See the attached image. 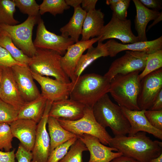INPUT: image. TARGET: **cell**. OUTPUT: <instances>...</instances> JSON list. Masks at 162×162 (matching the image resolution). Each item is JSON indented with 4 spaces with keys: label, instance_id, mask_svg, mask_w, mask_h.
Segmentation results:
<instances>
[{
    "label": "cell",
    "instance_id": "d590c367",
    "mask_svg": "<svg viewBox=\"0 0 162 162\" xmlns=\"http://www.w3.org/2000/svg\"><path fill=\"white\" fill-rule=\"evenodd\" d=\"M77 139V137H74L56 147L50 153L47 162H58L66 154Z\"/></svg>",
    "mask_w": 162,
    "mask_h": 162
},
{
    "label": "cell",
    "instance_id": "74e56055",
    "mask_svg": "<svg viewBox=\"0 0 162 162\" xmlns=\"http://www.w3.org/2000/svg\"><path fill=\"white\" fill-rule=\"evenodd\" d=\"M145 115L152 126L158 129L162 130V110H146Z\"/></svg>",
    "mask_w": 162,
    "mask_h": 162
},
{
    "label": "cell",
    "instance_id": "f35d334b",
    "mask_svg": "<svg viewBox=\"0 0 162 162\" xmlns=\"http://www.w3.org/2000/svg\"><path fill=\"white\" fill-rule=\"evenodd\" d=\"M16 65H24L14 59L5 49L0 46V67L11 68Z\"/></svg>",
    "mask_w": 162,
    "mask_h": 162
},
{
    "label": "cell",
    "instance_id": "5bb4252c",
    "mask_svg": "<svg viewBox=\"0 0 162 162\" xmlns=\"http://www.w3.org/2000/svg\"><path fill=\"white\" fill-rule=\"evenodd\" d=\"M100 39L99 37L86 41L80 40L70 46L65 53L62 56V67L71 82H75L76 79L74 73L78 62L83 52Z\"/></svg>",
    "mask_w": 162,
    "mask_h": 162
},
{
    "label": "cell",
    "instance_id": "f907efd6",
    "mask_svg": "<svg viewBox=\"0 0 162 162\" xmlns=\"http://www.w3.org/2000/svg\"><path fill=\"white\" fill-rule=\"evenodd\" d=\"M2 76V67H0V86Z\"/></svg>",
    "mask_w": 162,
    "mask_h": 162
},
{
    "label": "cell",
    "instance_id": "7402d4cb",
    "mask_svg": "<svg viewBox=\"0 0 162 162\" xmlns=\"http://www.w3.org/2000/svg\"><path fill=\"white\" fill-rule=\"evenodd\" d=\"M133 1L136 10L134 22L137 37L139 41H147L146 34L147 25L150 21L154 20L158 16L160 12L147 8L139 0H133Z\"/></svg>",
    "mask_w": 162,
    "mask_h": 162
},
{
    "label": "cell",
    "instance_id": "484cf974",
    "mask_svg": "<svg viewBox=\"0 0 162 162\" xmlns=\"http://www.w3.org/2000/svg\"><path fill=\"white\" fill-rule=\"evenodd\" d=\"M109 56L106 44L98 41L97 46H91L87 49L86 53L82 54L76 66L74 74L77 79L81 75L84 70L94 61L101 57Z\"/></svg>",
    "mask_w": 162,
    "mask_h": 162
},
{
    "label": "cell",
    "instance_id": "ee69618b",
    "mask_svg": "<svg viewBox=\"0 0 162 162\" xmlns=\"http://www.w3.org/2000/svg\"><path fill=\"white\" fill-rule=\"evenodd\" d=\"M162 110V89L161 90L154 101L150 110Z\"/></svg>",
    "mask_w": 162,
    "mask_h": 162
},
{
    "label": "cell",
    "instance_id": "7a4b0ae2",
    "mask_svg": "<svg viewBox=\"0 0 162 162\" xmlns=\"http://www.w3.org/2000/svg\"><path fill=\"white\" fill-rule=\"evenodd\" d=\"M110 81L104 76L89 73L80 76L74 82L70 99L92 108L102 97L109 93Z\"/></svg>",
    "mask_w": 162,
    "mask_h": 162
},
{
    "label": "cell",
    "instance_id": "7bdbcfd3",
    "mask_svg": "<svg viewBox=\"0 0 162 162\" xmlns=\"http://www.w3.org/2000/svg\"><path fill=\"white\" fill-rule=\"evenodd\" d=\"M97 0H82V8L86 12L95 9Z\"/></svg>",
    "mask_w": 162,
    "mask_h": 162
},
{
    "label": "cell",
    "instance_id": "ffe728a7",
    "mask_svg": "<svg viewBox=\"0 0 162 162\" xmlns=\"http://www.w3.org/2000/svg\"><path fill=\"white\" fill-rule=\"evenodd\" d=\"M38 124L28 119H17L9 124L14 137L18 139L27 151H32L35 140Z\"/></svg>",
    "mask_w": 162,
    "mask_h": 162
},
{
    "label": "cell",
    "instance_id": "c3c4849f",
    "mask_svg": "<svg viewBox=\"0 0 162 162\" xmlns=\"http://www.w3.org/2000/svg\"><path fill=\"white\" fill-rule=\"evenodd\" d=\"M150 162H162V153L159 156L152 159Z\"/></svg>",
    "mask_w": 162,
    "mask_h": 162
},
{
    "label": "cell",
    "instance_id": "f1b7e54d",
    "mask_svg": "<svg viewBox=\"0 0 162 162\" xmlns=\"http://www.w3.org/2000/svg\"><path fill=\"white\" fill-rule=\"evenodd\" d=\"M16 7L13 0H0V24L13 26L19 22L14 17Z\"/></svg>",
    "mask_w": 162,
    "mask_h": 162
},
{
    "label": "cell",
    "instance_id": "52a82bcc",
    "mask_svg": "<svg viewBox=\"0 0 162 162\" xmlns=\"http://www.w3.org/2000/svg\"><path fill=\"white\" fill-rule=\"evenodd\" d=\"M40 18L28 16L24 22L19 24L10 26L0 24V31L6 32L18 48L31 58L37 51L32 40L33 30Z\"/></svg>",
    "mask_w": 162,
    "mask_h": 162
},
{
    "label": "cell",
    "instance_id": "1f68e13d",
    "mask_svg": "<svg viewBox=\"0 0 162 162\" xmlns=\"http://www.w3.org/2000/svg\"><path fill=\"white\" fill-rule=\"evenodd\" d=\"M88 151L84 143L77 139L65 156L58 162H83L82 153Z\"/></svg>",
    "mask_w": 162,
    "mask_h": 162
},
{
    "label": "cell",
    "instance_id": "9a60e30c",
    "mask_svg": "<svg viewBox=\"0 0 162 162\" xmlns=\"http://www.w3.org/2000/svg\"><path fill=\"white\" fill-rule=\"evenodd\" d=\"M1 67L0 98L19 110L25 102L20 91L12 69Z\"/></svg>",
    "mask_w": 162,
    "mask_h": 162
},
{
    "label": "cell",
    "instance_id": "d4e9b609",
    "mask_svg": "<svg viewBox=\"0 0 162 162\" xmlns=\"http://www.w3.org/2000/svg\"><path fill=\"white\" fill-rule=\"evenodd\" d=\"M47 101V99L41 95L33 100L25 102L19 110L16 119H28L38 124L44 114Z\"/></svg>",
    "mask_w": 162,
    "mask_h": 162
},
{
    "label": "cell",
    "instance_id": "ac0fdd59",
    "mask_svg": "<svg viewBox=\"0 0 162 162\" xmlns=\"http://www.w3.org/2000/svg\"><path fill=\"white\" fill-rule=\"evenodd\" d=\"M85 106L76 101L68 98L53 102L48 116L56 119L76 120L83 116Z\"/></svg>",
    "mask_w": 162,
    "mask_h": 162
},
{
    "label": "cell",
    "instance_id": "3957f363",
    "mask_svg": "<svg viewBox=\"0 0 162 162\" xmlns=\"http://www.w3.org/2000/svg\"><path fill=\"white\" fill-rule=\"evenodd\" d=\"M92 108L97 121L105 128H110L115 136L128 134L130 128L128 121L122 107L113 103L107 94L99 99Z\"/></svg>",
    "mask_w": 162,
    "mask_h": 162
},
{
    "label": "cell",
    "instance_id": "d6a6232c",
    "mask_svg": "<svg viewBox=\"0 0 162 162\" xmlns=\"http://www.w3.org/2000/svg\"><path fill=\"white\" fill-rule=\"evenodd\" d=\"M16 6L22 14L28 16H34L40 18L39 5L35 0H13Z\"/></svg>",
    "mask_w": 162,
    "mask_h": 162
},
{
    "label": "cell",
    "instance_id": "7dc6e473",
    "mask_svg": "<svg viewBox=\"0 0 162 162\" xmlns=\"http://www.w3.org/2000/svg\"><path fill=\"white\" fill-rule=\"evenodd\" d=\"M162 20V12H160V15L156 19L154 20V21L148 27L147 31L148 30L152 27L157 24Z\"/></svg>",
    "mask_w": 162,
    "mask_h": 162
},
{
    "label": "cell",
    "instance_id": "b9f144b4",
    "mask_svg": "<svg viewBox=\"0 0 162 162\" xmlns=\"http://www.w3.org/2000/svg\"><path fill=\"white\" fill-rule=\"evenodd\" d=\"M15 149L8 152L0 151V162H15Z\"/></svg>",
    "mask_w": 162,
    "mask_h": 162
},
{
    "label": "cell",
    "instance_id": "cb8c5ba5",
    "mask_svg": "<svg viewBox=\"0 0 162 162\" xmlns=\"http://www.w3.org/2000/svg\"><path fill=\"white\" fill-rule=\"evenodd\" d=\"M73 14L69 22L60 29L62 36L70 38L75 43L79 40L87 12L80 5L74 8Z\"/></svg>",
    "mask_w": 162,
    "mask_h": 162
},
{
    "label": "cell",
    "instance_id": "ba28073f",
    "mask_svg": "<svg viewBox=\"0 0 162 162\" xmlns=\"http://www.w3.org/2000/svg\"><path fill=\"white\" fill-rule=\"evenodd\" d=\"M148 54L141 52L127 51L122 56L114 61L104 75L110 82L116 75L139 71L145 67Z\"/></svg>",
    "mask_w": 162,
    "mask_h": 162
},
{
    "label": "cell",
    "instance_id": "4fadbf2b",
    "mask_svg": "<svg viewBox=\"0 0 162 162\" xmlns=\"http://www.w3.org/2000/svg\"><path fill=\"white\" fill-rule=\"evenodd\" d=\"M32 74L34 80L40 86L41 95L47 100L53 102L68 99L70 97L74 82H71L68 83H64L32 71Z\"/></svg>",
    "mask_w": 162,
    "mask_h": 162
},
{
    "label": "cell",
    "instance_id": "8fae6325",
    "mask_svg": "<svg viewBox=\"0 0 162 162\" xmlns=\"http://www.w3.org/2000/svg\"><path fill=\"white\" fill-rule=\"evenodd\" d=\"M52 102L47 100L44 114L38 124L31 162H47L50 154V139L46 129L48 115Z\"/></svg>",
    "mask_w": 162,
    "mask_h": 162
},
{
    "label": "cell",
    "instance_id": "d6986e66",
    "mask_svg": "<svg viewBox=\"0 0 162 162\" xmlns=\"http://www.w3.org/2000/svg\"><path fill=\"white\" fill-rule=\"evenodd\" d=\"M106 44L109 56L110 57H114L124 50L144 52L149 54L162 49V36L151 41H139L127 44H121L113 39H110Z\"/></svg>",
    "mask_w": 162,
    "mask_h": 162
},
{
    "label": "cell",
    "instance_id": "60d3db41",
    "mask_svg": "<svg viewBox=\"0 0 162 162\" xmlns=\"http://www.w3.org/2000/svg\"><path fill=\"white\" fill-rule=\"evenodd\" d=\"M145 7L152 10L158 11L162 8L161 1L158 0H139Z\"/></svg>",
    "mask_w": 162,
    "mask_h": 162
},
{
    "label": "cell",
    "instance_id": "603a6c76",
    "mask_svg": "<svg viewBox=\"0 0 162 162\" xmlns=\"http://www.w3.org/2000/svg\"><path fill=\"white\" fill-rule=\"evenodd\" d=\"M104 16L100 9L87 12L83 25L81 40H87L91 38L99 36L104 26Z\"/></svg>",
    "mask_w": 162,
    "mask_h": 162
},
{
    "label": "cell",
    "instance_id": "f546056e",
    "mask_svg": "<svg viewBox=\"0 0 162 162\" xmlns=\"http://www.w3.org/2000/svg\"><path fill=\"white\" fill-rule=\"evenodd\" d=\"M70 8L64 0H44L39 5V14L40 15L49 12L55 16L63 14L64 10Z\"/></svg>",
    "mask_w": 162,
    "mask_h": 162
},
{
    "label": "cell",
    "instance_id": "bcb514c9",
    "mask_svg": "<svg viewBox=\"0 0 162 162\" xmlns=\"http://www.w3.org/2000/svg\"><path fill=\"white\" fill-rule=\"evenodd\" d=\"M82 0H65L67 4L69 6H71L74 8L80 5Z\"/></svg>",
    "mask_w": 162,
    "mask_h": 162
},
{
    "label": "cell",
    "instance_id": "5b68a950",
    "mask_svg": "<svg viewBox=\"0 0 162 162\" xmlns=\"http://www.w3.org/2000/svg\"><path fill=\"white\" fill-rule=\"evenodd\" d=\"M62 56L58 52L49 49L37 48L35 54L31 58L28 66L31 71L43 76H52L66 83L71 81L62 67Z\"/></svg>",
    "mask_w": 162,
    "mask_h": 162
},
{
    "label": "cell",
    "instance_id": "ab89813d",
    "mask_svg": "<svg viewBox=\"0 0 162 162\" xmlns=\"http://www.w3.org/2000/svg\"><path fill=\"white\" fill-rule=\"evenodd\" d=\"M15 156L18 162H31L32 159L31 152L27 151L21 144L19 146Z\"/></svg>",
    "mask_w": 162,
    "mask_h": 162
},
{
    "label": "cell",
    "instance_id": "8992f818",
    "mask_svg": "<svg viewBox=\"0 0 162 162\" xmlns=\"http://www.w3.org/2000/svg\"><path fill=\"white\" fill-rule=\"evenodd\" d=\"M65 129L76 135L89 134L97 138L105 145H109L112 137L95 119L92 107L86 106L83 117L75 121L57 119Z\"/></svg>",
    "mask_w": 162,
    "mask_h": 162
},
{
    "label": "cell",
    "instance_id": "e0dca14e",
    "mask_svg": "<svg viewBox=\"0 0 162 162\" xmlns=\"http://www.w3.org/2000/svg\"><path fill=\"white\" fill-rule=\"evenodd\" d=\"M78 139L85 145L90 154L88 162H110L114 158L123 155L116 148L102 144L96 137L84 134L77 135Z\"/></svg>",
    "mask_w": 162,
    "mask_h": 162
},
{
    "label": "cell",
    "instance_id": "681fc988",
    "mask_svg": "<svg viewBox=\"0 0 162 162\" xmlns=\"http://www.w3.org/2000/svg\"><path fill=\"white\" fill-rule=\"evenodd\" d=\"M119 0H107L106 3L107 5L110 6L116 3Z\"/></svg>",
    "mask_w": 162,
    "mask_h": 162
},
{
    "label": "cell",
    "instance_id": "7c38bea8",
    "mask_svg": "<svg viewBox=\"0 0 162 162\" xmlns=\"http://www.w3.org/2000/svg\"><path fill=\"white\" fill-rule=\"evenodd\" d=\"M131 24L130 20H121L112 13L110 21L103 28L98 41L102 42L110 39L119 40L123 44L139 41L137 36L135 35L132 31Z\"/></svg>",
    "mask_w": 162,
    "mask_h": 162
},
{
    "label": "cell",
    "instance_id": "30bf717a",
    "mask_svg": "<svg viewBox=\"0 0 162 162\" xmlns=\"http://www.w3.org/2000/svg\"><path fill=\"white\" fill-rule=\"evenodd\" d=\"M161 89L162 69L161 68L146 75L141 80L137 98V104L140 110H150Z\"/></svg>",
    "mask_w": 162,
    "mask_h": 162
},
{
    "label": "cell",
    "instance_id": "2e32d148",
    "mask_svg": "<svg viewBox=\"0 0 162 162\" xmlns=\"http://www.w3.org/2000/svg\"><path fill=\"white\" fill-rule=\"evenodd\" d=\"M21 95L25 102L33 100L41 95L35 84L32 71L26 65H15L11 68Z\"/></svg>",
    "mask_w": 162,
    "mask_h": 162
},
{
    "label": "cell",
    "instance_id": "4316f807",
    "mask_svg": "<svg viewBox=\"0 0 162 162\" xmlns=\"http://www.w3.org/2000/svg\"><path fill=\"white\" fill-rule=\"evenodd\" d=\"M47 124L50 139V154L58 146L77 137L76 135L63 128L53 117L48 116Z\"/></svg>",
    "mask_w": 162,
    "mask_h": 162
},
{
    "label": "cell",
    "instance_id": "e575fe53",
    "mask_svg": "<svg viewBox=\"0 0 162 162\" xmlns=\"http://www.w3.org/2000/svg\"><path fill=\"white\" fill-rule=\"evenodd\" d=\"M14 137L10 125L6 123H0V150L10 151L12 148V142Z\"/></svg>",
    "mask_w": 162,
    "mask_h": 162
},
{
    "label": "cell",
    "instance_id": "836d02e7",
    "mask_svg": "<svg viewBox=\"0 0 162 162\" xmlns=\"http://www.w3.org/2000/svg\"><path fill=\"white\" fill-rule=\"evenodd\" d=\"M19 110L0 98V123L9 124L16 120Z\"/></svg>",
    "mask_w": 162,
    "mask_h": 162
},
{
    "label": "cell",
    "instance_id": "f6af8a7d",
    "mask_svg": "<svg viewBox=\"0 0 162 162\" xmlns=\"http://www.w3.org/2000/svg\"><path fill=\"white\" fill-rule=\"evenodd\" d=\"M110 162H140L137 160L129 157L122 155L116 158Z\"/></svg>",
    "mask_w": 162,
    "mask_h": 162
},
{
    "label": "cell",
    "instance_id": "8d00e7d4",
    "mask_svg": "<svg viewBox=\"0 0 162 162\" xmlns=\"http://www.w3.org/2000/svg\"><path fill=\"white\" fill-rule=\"evenodd\" d=\"M130 2V0H119L116 3L110 6L112 13L121 20H127V10Z\"/></svg>",
    "mask_w": 162,
    "mask_h": 162
},
{
    "label": "cell",
    "instance_id": "9c48e42d",
    "mask_svg": "<svg viewBox=\"0 0 162 162\" xmlns=\"http://www.w3.org/2000/svg\"><path fill=\"white\" fill-rule=\"evenodd\" d=\"M38 24L36 38L33 42L36 48L52 50L62 56L68 47L75 43L70 38L58 35L48 30L41 18Z\"/></svg>",
    "mask_w": 162,
    "mask_h": 162
},
{
    "label": "cell",
    "instance_id": "6da1fadb",
    "mask_svg": "<svg viewBox=\"0 0 162 162\" xmlns=\"http://www.w3.org/2000/svg\"><path fill=\"white\" fill-rule=\"evenodd\" d=\"M109 146L140 162H150L162 153V142L152 140L143 132L130 136H114Z\"/></svg>",
    "mask_w": 162,
    "mask_h": 162
},
{
    "label": "cell",
    "instance_id": "44dd1931",
    "mask_svg": "<svg viewBox=\"0 0 162 162\" xmlns=\"http://www.w3.org/2000/svg\"><path fill=\"white\" fill-rule=\"evenodd\" d=\"M122 108L130 125L128 136H132L139 132H143L162 140V130L155 128L150 124L145 115L146 110H132L124 107Z\"/></svg>",
    "mask_w": 162,
    "mask_h": 162
},
{
    "label": "cell",
    "instance_id": "277c9868",
    "mask_svg": "<svg viewBox=\"0 0 162 162\" xmlns=\"http://www.w3.org/2000/svg\"><path fill=\"white\" fill-rule=\"evenodd\" d=\"M140 72L117 75L110 81L109 93L121 107L130 110H140L137 104Z\"/></svg>",
    "mask_w": 162,
    "mask_h": 162
},
{
    "label": "cell",
    "instance_id": "83f0119b",
    "mask_svg": "<svg viewBox=\"0 0 162 162\" xmlns=\"http://www.w3.org/2000/svg\"><path fill=\"white\" fill-rule=\"evenodd\" d=\"M0 46L5 49L16 61L22 64L28 66L31 58L18 48L10 37L3 31H0Z\"/></svg>",
    "mask_w": 162,
    "mask_h": 162
},
{
    "label": "cell",
    "instance_id": "4dcf8cb0",
    "mask_svg": "<svg viewBox=\"0 0 162 162\" xmlns=\"http://www.w3.org/2000/svg\"><path fill=\"white\" fill-rule=\"evenodd\" d=\"M162 67V49L148 55L145 68L139 74L140 81L146 76Z\"/></svg>",
    "mask_w": 162,
    "mask_h": 162
}]
</instances>
